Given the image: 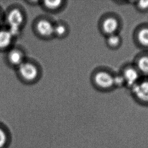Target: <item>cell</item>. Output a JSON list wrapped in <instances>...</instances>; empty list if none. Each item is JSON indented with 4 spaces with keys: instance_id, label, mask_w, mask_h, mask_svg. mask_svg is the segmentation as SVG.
<instances>
[{
    "instance_id": "cell-3",
    "label": "cell",
    "mask_w": 148,
    "mask_h": 148,
    "mask_svg": "<svg viewBox=\"0 0 148 148\" xmlns=\"http://www.w3.org/2000/svg\"><path fill=\"white\" fill-rule=\"evenodd\" d=\"M4 61L7 66L15 70L26 60V55L23 49L15 45L4 53Z\"/></svg>"
},
{
    "instance_id": "cell-9",
    "label": "cell",
    "mask_w": 148,
    "mask_h": 148,
    "mask_svg": "<svg viewBox=\"0 0 148 148\" xmlns=\"http://www.w3.org/2000/svg\"><path fill=\"white\" fill-rule=\"evenodd\" d=\"M119 27V23L116 18L109 17L103 22L102 29L104 32L108 36L116 34Z\"/></svg>"
},
{
    "instance_id": "cell-6",
    "label": "cell",
    "mask_w": 148,
    "mask_h": 148,
    "mask_svg": "<svg viewBox=\"0 0 148 148\" xmlns=\"http://www.w3.org/2000/svg\"><path fill=\"white\" fill-rule=\"evenodd\" d=\"M94 81L96 85L103 89L107 90L114 86V76L105 71L97 72L95 75Z\"/></svg>"
},
{
    "instance_id": "cell-7",
    "label": "cell",
    "mask_w": 148,
    "mask_h": 148,
    "mask_svg": "<svg viewBox=\"0 0 148 148\" xmlns=\"http://www.w3.org/2000/svg\"><path fill=\"white\" fill-rule=\"evenodd\" d=\"M122 75L125 82V84L131 88L140 80V72L136 67L130 66L125 68Z\"/></svg>"
},
{
    "instance_id": "cell-11",
    "label": "cell",
    "mask_w": 148,
    "mask_h": 148,
    "mask_svg": "<svg viewBox=\"0 0 148 148\" xmlns=\"http://www.w3.org/2000/svg\"><path fill=\"white\" fill-rule=\"evenodd\" d=\"M10 132L6 126L0 123V148H7L11 141Z\"/></svg>"
},
{
    "instance_id": "cell-15",
    "label": "cell",
    "mask_w": 148,
    "mask_h": 148,
    "mask_svg": "<svg viewBox=\"0 0 148 148\" xmlns=\"http://www.w3.org/2000/svg\"><path fill=\"white\" fill-rule=\"evenodd\" d=\"M67 29L66 26L63 24H58L54 26V34L60 37L65 36Z\"/></svg>"
},
{
    "instance_id": "cell-18",
    "label": "cell",
    "mask_w": 148,
    "mask_h": 148,
    "mask_svg": "<svg viewBox=\"0 0 148 148\" xmlns=\"http://www.w3.org/2000/svg\"><path fill=\"white\" fill-rule=\"evenodd\" d=\"M4 10L0 6V27L4 25Z\"/></svg>"
},
{
    "instance_id": "cell-4",
    "label": "cell",
    "mask_w": 148,
    "mask_h": 148,
    "mask_svg": "<svg viewBox=\"0 0 148 148\" xmlns=\"http://www.w3.org/2000/svg\"><path fill=\"white\" fill-rule=\"evenodd\" d=\"M17 36L5 25L0 27V53H5L15 45Z\"/></svg>"
},
{
    "instance_id": "cell-13",
    "label": "cell",
    "mask_w": 148,
    "mask_h": 148,
    "mask_svg": "<svg viewBox=\"0 0 148 148\" xmlns=\"http://www.w3.org/2000/svg\"><path fill=\"white\" fill-rule=\"evenodd\" d=\"M62 1H45L44 2V6L48 10L51 11H55L58 10V9L62 6Z\"/></svg>"
},
{
    "instance_id": "cell-16",
    "label": "cell",
    "mask_w": 148,
    "mask_h": 148,
    "mask_svg": "<svg viewBox=\"0 0 148 148\" xmlns=\"http://www.w3.org/2000/svg\"><path fill=\"white\" fill-rule=\"evenodd\" d=\"M136 6L140 12H146L148 11V0H142L137 1Z\"/></svg>"
},
{
    "instance_id": "cell-8",
    "label": "cell",
    "mask_w": 148,
    "mask_h": 148,
    "mask_svg": "<svg viewBox=\"0 0 148 148\" xmlns=\"http://www.w3.org/2000/svg\"><path fill=\"white\" fill-rule=\"evenodd\" d=\"M36 29L38 34L44 37H50L54 34V26L50 21L40 19L36 22Z\"/></svg>"
},
{
    "instance_id": "cell-2",
    "label": "cell",
    "mask_w": 148,
    "mask_h": 148,
    "mask_svg": "<svg viewBox=\"0 0 148 148\" xmlns=\"http://www.w3.org/2000/svg\"><path fill=\"white\" fill-rule=\"evenodd\" d=\"M15 70L19 80L25 84L34 82L39 75V70L36 64L27 59Z\"/></svg>"
},
{
    "instance_id": "cell-1",
    "label": "cell",
    "mask_w": 148,
    "mask_h": 148,
    "mask_svg": "<svg viewBox=\"0 0 148 148\" xmlns=\"http://www.w3.org/2000/svg\"><path fill=\"white\" fill-rule=\"evenodd\" d=\"M26 21V15L21 6L12 4L4 10V25L18 36Z\"/></svg>"
},
{
    "instance_id": "cell-14",
    "label": "cell",
    "mask_w": 148,
    "mask_h": 148,
    "mask_svg": "<svg viewBox=\"0 0 148 148\" xmlns=\"http://www.w3.org/2000/svg\"><path fill=\"white\" fill-rule=\"evenodd\" d=\"M121 42V40L120 36L116 34L108 36L107 40L108 45L112 48H116L119 46Z\"/></svg>"
},
{
    "instance_id": "cell-12",
    "label": "cell",
    "mask_w": 148,
    "mask_h": 148,
    "mask_svg": "<svg viewBox=\"0 0 148 148\" xmlns=\"http://www.w3.org/2000/svg\"><path fill=\"white\" fill-rule=\"evenodd\" d=\"M140 74L148 75V55L143 54L136 60V66Z\"/></svg>"
},
{
    "instance_id": "cell-17",
    "label": "cell",
    "mask_w": 148,
    "mask_h": 148,
    "mask_svg": "<svg viewBox=\"0 0 148 148\" xmlns=\"http://www.w3.org/2000/svg\"><path fill=\"white\" fill-rule=\"evenodd\" d=\"M125 84L124 77L122 75H117L114 76V85L117 86H123Z\"/></svg>"
},
{
    "instance_id": "cell-5",
    "label": "cell",
    "mask_w": 148,
    "mask_h": 148,
    "mask_svg": "<svg viewBox=\"0 0 148 148\" xmlns=\"http://www.w3.org/2000/svg\"><path fill=\"white\" fill-rule=\"evenodd\" d=\"M132 94L136 100L144 104H148V79L140 80L132 88Z\"/></svg>"
},
{
    "instance_id": "cell-10",
    "label": "cell",
    "mask_w": 148,
    "mask_h": 148,
    "mask_svg": "<svg viewBox=\"0 0 148 148\" xmlns=\"http://www.w3.org/2000/svg\"><path fill=\"white\" fill-rule=\"evenodd\" d=\"M136 39L138 44L143 48H148V26L139 28L136 34Z\"/></svg>"
}]
</instances>
